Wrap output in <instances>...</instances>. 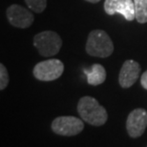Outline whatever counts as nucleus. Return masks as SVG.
<instances>
[{
  "label": "nucleus",
  "mask_w": 147,
  "mask_h": 147,
  "mask_svg": "<svg viewBox=\"0 0 147 147\" xmlns=\"http://www.w3.org/2000/svg\"><path fill=\"white\" fill-rule=\"evenodd\" d=\"M78 112L82 120L94 126L103 125L108 119L106 109L92 96H86L79 99Z\"/></svg>",
  "instance_id": "nucleus-1"
},
{
  "label": "nucleus",
  "mask_w": 147,
  "mask_h": 147,
  "mask_svg": "<svg viewBox=\"0 0 147 147\" xmlns=\"http://www.w3.org/2000/svg\"><path fill=\"white\" fill-rule=\"evenodd\" d=\"M86 52L92 57L105 58L113 54V41L103 30H93L88 36L86 42Z\"/></svg>",
  "instance_id": "nucleus-2"
},
{
  "label": "nucleus",
  "mask_w": 147,
  "mask_h": 147,
  "mask_svg": "<svg viewBox=\"0 0 147 147\" xmlns=\"http://www.w3.org/2000/svg\"><path fill=\"white\" fill-rule=\"evenodd\" d=\"M34 46L42 57H50L60 51L62 39L55 32L44 31L34 36Z\"/></svg>",
  "instance_id": "nucleus-3"
},
{
  "label": "nucleus",
  "mask_w": 147,
  "mask_h": 147,
  "mask_svg": "<svg viewBox=\"0 0 147 147\" xmlns=\"http://www.w3.org/2000/svg\"><path fill=\"white\" fill-rule=\"evenodd\" d=\"M64 72V64L57 58L44 60L34 68V78L40 81H53L60 78Z\"/></svg>",
  "instance_id": "nucleus-4"
},
{
  "label": "nucleus",
  "mask_w": 147,
  "mask_h": 147,
  "mask_svg": "<svg viewBox=\"0 0 147 147\" xmlns=\"http://www.w3.org/2000/svg\"><path fill=\"white\" fill-rule=\"evenodd\" d=\"M84 129V123L80 119L73 116L57 117L52 122V130L59 136H76Z\"/></svg>",
  "instance_id": "nucleus-5"
},
{
  "label": "nucleus",
  "mask_w": 147,
  "mask_h": 147,
  "mask_svg": "<svg viewBox=\"0 0 147 147\" xmlns=\"http://www.w3.org/2000/svg\"><path fill=\"white\" fill-rule=\"evenodd\" d=\"M147 127V111L137 108L129 114L126 120V129L131 138H139L144 133Z\"/></svg>",
  "instance_id": "nucleus-6"
},
{
  "label": "nucleus",
  "mask_w": 147,
  "mask_h": 147,
  "mask_svg": "<svg viewBox=\"0 0 147 147\" xmlns=\"http://www.w3.org/2000/svg\"><path fill=\"white\" fill-rule=\"evenodd\" d=\"M6 13L10 24L19 29L29 28L34 20V14L30 11L16 4L10 6Z\"/></svg>",
  "instance_id": "nucleus-7"
},
{
  "label": "nucleus",
  "mask_w": 147,
  "mask_h": 147,
  "mask_svg": "<svg viewBox=\"0 0 147 147\" xmlns=\"http://www.w3.org/2000/svg\"><path fill=\"white\" fill-rule=\"evenodd\" d=\"M104 10L109 16H114L116 13L121 14L127 21H132L136 18L133 0H105Z\"/></svg>",
  "instance_id": "nucleus-8"
},
{
  "label": "nucleus",
  "mask_w": 147,
  "mask_h": 147,
  "mask_svg": "<svg viewBox=\"0 0 147 147\" xmlns=\"http://www.w3.org/2000/svg\"><path fill=\"white\" fill-rule=\"evenodd\" d=\"M140 74V65L133 59L124 61L119 76V85L122 88H130L136 83Z\"/></svg>",
  "instance_id": "nucleus-9"
},
{
  "label": "nucleus",
  "mask_w": 147,
  "mask_h": 147,
  "mask_svg": "<svg viewBox=\"0 0 147 147\" xmlns=\"http://www.w3.org/2000/svg\"><path fill=\"white\" fill-rule=\"evenodd\" d=\"M87 75V81L90 85L96 86L103 83L106 79V71L100 64H94L90 71L84 70Z\"/></svg>",
  "instance_id": "nucleus-10"
},
{
  "label": "nucleus",
  "mask_w": 147,
  "mask_h": 147,
  "mask_svg": "<svg viewBox=\"0 0 147 147\" xmlns=\"http://www.w3.org/2000/svg\"><path fill=\"white\" fill-rule=\"evenodd\" d=\"M136 19L139 23L147 22V0H134Z\"/></svg>",
  "instance_id": "nucleus-11"
},
{
  "label": "nucleus",
  "mask_w": 147,
  "mask_h": 147,
  "mask_svg": "<svg viewBox=\"0 0 147 147\" xmlns=\"http://www.w3.org/2000/svg\"><path fill=\"white\" fill-rule=\"evenodd\" d=\"M28 8L36 13H40L47 7V0H25Z\"/></svg>",
  "instance_id": "nucleus-12"
},
{
  "label": "nucleus",
  "mask_w": 147,
  "mask_h": 147,
  "mask_svg": "<svg viewBox=\"0 0 147 147\" xmlns=\"http://www.w3.org/2000/svg\"><path fill=\"white\" fill-rule=\"evenodd\" d=\"M9 74L4 64H0V90H4L9 84Z\"/></svg>",
  "instance_id": "nucleus-13"
},
{
  "label": "nucleus",
  "mask_w": 147,
  "mask_h": 147,
  "mask_svg": "<svg viewBox=\"0 0 147 147\" xmlns=\"http://www.w3.org/2000/svg\"><path fill=\"white\" fill-rule=\"evenodd\" d=\"M140 84L142 86L147 90V70L142 75V78H140Z\"/></svg>",
  "instance_id": "nucleus-14"
},
{
  "label": "nucleus",
  "mask_w": 147,
  "mask_h": 147,
  "mask_svg": "<svg viewBox=\"0 0 147 147\" xmlns=\"http://www.w3.org/2000/svg\"><path fill=\"white\" fill-rule=\"evenodd\" d=\"M85 1L90 2V3H98V2L100 1V0H85Z\"/></svg>",
  "instance_id": "nucleus-15"
}]
</instances>
